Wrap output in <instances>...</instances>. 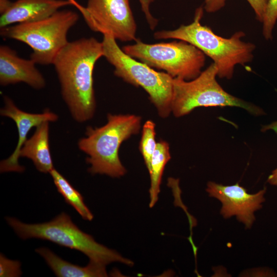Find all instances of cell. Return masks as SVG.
<instances>
[{
    "instance_id": "1",
    "label": "cell",
    "mask_w": 277,
    "mask_h": 277,
    "mask_svg": "<svg viewBox=\"0 0 277 277\" xmlns=\"http://www.w3.org/2000/svg\"><path fill=\"white\" fill-rule=\"evenodd\" d=\"M102 56V42L92 37L81 38L68 42L52 64L62 97L73 118L78 123L85 122L94 115L96 102L93 70Z\"/></svg>"
},
{
    "instance_id": "2",
    "label": "cell",
    "mask_w": 277,
    "mask_h": 277,
    "mask_svg": "<svg viewBox=\"0 0 277 277\" xmlns=\"http://www.w3.org/2000/svg\"><path fill=\"white\" fill-rule=\"evenodd\" d=\"M203 13L204 8L200 6L195 10L191 23L173 30L156 31L153 37L156 39H177L193 45L213 61L219 77L230 80L236 65H244L252 61L255 45L241 39L246 35L242 31H236L229 38L216 34L210 28L202 25Z\"/></svg>"
},
{
    "instance_id": "3",
    "label": "cell",
    "mask_w": 277,
    "mask_h": 277,
    "mask_svg": "<svg viewBox=\"0 0 277 277\" xmlns=\"http://www.w3.org/2000/svg\"><path fill=\"white\" fill-rule=\"evenodd\" d=\"M141 117L134 114L107 115V122L100 127H88L86 136L80 139L79 149L88 155L86 162L92 174L112 177L124 175L127 170L120 161L119 148L122 143L141 129Z\"/></svg>"
},
{
    "instance_id": "4",
    "label": "cell",
    "mask_w": 277,
    "mask_h": 277,
    "mask_svg": "<svg viewBox=\"0 0 277 277\" xmlns=\"http://www.w3.org/2000/svg\"><path fill=\"white\" fill-rule=\"evenodd\" d=\"M6 220L16 234L23 240L35 238L47 240L81 251L89 261L105 265L114 262L129 266L134 264L131 260L97 243L91 235L82 231L65 212L42 223L27 224L12 217H7Z\"/></svg>"
},
{
    "instance_id": "5",
    "label": "cell",
    "mask_w": 277,
    "mask_h": 277,
    "mask_svg": "<svg viewBox=\"0 0 277 277\" xmlns=\"http://www.w3.org/2000/svg\"><path fill=\"white\" fill-rule=\"evenodd\" d=\"M102 43L103 56L114 67V74L133 86L143 88L158 114L163 118L168 116L171 113L173 78L126 54L110 34H103Z\"/></svg>"
},
{
    "instance_id": "6",
    "label": "cell",
    "mask_w": 277,
    "mask_h": 277,
    "mask_svg": "<svg viewBox=\"0 0 277 277\" xmlns=\"http://www.w3.org/2000/svg\"><path fill=\"white\" fill-rule=\"evenodd\" d=\"M78 18L75 11L59 10L39 21L1 28L0 34L28 45L33 51L30 58L36 64H52L57 54L68 43V32Z\"/></svg>"
},
{
    "instance_id": "7",
    "label": "cell",
    "mask_w": 277,
    "mask_h": 277,
    "mask_svg": "<svg viewBox=\"0 0 277 277\" xmlns=\"http://www.w3.org/2000/svg\"><path fill=\"white\" fill-rule=\"evenodd\" d=\"M217 69L212 63L196 78L185 81L173 78L171 113L176 117L189 114L200 107H236L255 116L265 114L264 110L226 92L216 80Z\"/></svg>"
},
{
    "instance_id": "8",
    "label": "cell",
    "mask_w": 277,
    "mask_h": 277,
    "mask_svg": "<svg viewBox=\"0 0 277 277\" xmlns=\"http://www.w3.org/2000/svg\"><path fill=\"white\" fill-rule=\"evenodd\" d=\"M122 49L153 69L163 70L173 78L185 81L198 76L206 61L203 52L182 40L149 44L137 38L135 44L124 46Z\"/></svg>"
},
{
    "instance_id": "9",
    "label": "cell",
    "mask_w": 277,
    "mask_h": 277,
    "mask_svg": "<svg viewBox=\"0 0 277 277\" xmlns=\"http://www.w3.org/2000/svg\"><path fill=\"white\" fill-rule=\"evenodd\" d=\"M81 14L93 31L110 34L122 42L137 39L129 0H88Z\"/></svg>"
},
{
    "instance_id": "10",
    "label": "cell",
    "mask_w": 277,
    "mask_h": 277,
    "mask_svg": "<svg viewBox=\"0 0 277 277\" xmlns=\"http://www.w3.org/2000/svg\"><path fill=\"white\" fill-rule=\"evenodd\" d=\"M207 186L206 190L209 196L221 202V214L224 218L235 215L246 229L251 228L255 220L254 212L262 208V203L265 201L266 188L254 194H250L239 183L226 186L210 181Z\"/></svg>"
},
{
    "instance_id": "11",
    "label": "cell",
    "mask_w": 277,
    "mask_h": 277,
    "mask_svg": "<svg viewBox=\"0 0 277 277\" xmlns=\"http://www.w3.org/2000/svg\"><path fill=\"white\" fill-rule=\"evenodd\" d=\"M4 106L0 111L1 115L8 117L15 123L18 140L15 150L7 159L1 162V172H23L25 168L18 162L19 152L24 143L27 140V135L31 129L37 127L44 122H55L58 120L56 114L45 110L42 113H31L19 109L12 100L5 96Z\"/></svg>"
},
{
    "instance_id": "12",
    "label": "cell",
    "mask_w": 277,
    "mask_h": 277,
    "mask_svg": "<svg viewBox=\"0 0 277 277\" xmlns=\"http://www.w3.org/2000/svg\"><path fill=\"white\" fill-rule=\"evenodd\" d=\"M31 58L19 57L6 45L0 46V84L5 86L23 82L35 89L43 88L45 80Z\"/></svg>"
},
{
    "instance_id": "13",
    "label": "cell",
    "mask_w": 277,
    "mask_h": 277,
    "mask_svg": "<svg viewBox=\"0 0 277 277\" xmlns=\"http://www.w3.org/2000/svg\"><path fill=\"white\" fill-rule=\"evenodd\" d=\"M72 5L67 0H16L10 2L0 17V28L12 24L29 23L46 18Z\"/></svg>"
},
{
    "instance_id": "14",
    "label": "cell",
    "mask_w": 277,
    "mask_h": 277,
    "mask_svg": "<svg viewBox=\"0 0 277 277\" xmlns=\"http://www.w3.org/2000/svg\"><path fill=\"white\" fill-rule=\"evenodd\" d=\"M49 122L45 121L36 127L32 136L27 139L19 152L33 162L38 171L50 173L54 169L49 142Z\"/></svg>"
},
{
    "instance_id": "15",
    "label": "cell",
    "mask_w": 277,
    "mask_h": 277,
    "mask_svg": "<svg viewBox=\"0 0 277 277\" xmlns=\"http://www.w3.org/2000/svg\"><path fill=\"white\" fill-rule=\"evenodd\" d=\"M46 261L54 274L59 277H104L108 274L104 264L89 261L84 267L67 262L46 247L35 250Z\"/></svg>"
},
{
    "instance_id": "16",
    "label": "cell",
    "mask_w": 277,
    "mask_h": 277,
    "mask_svg": "<svg viewBox=\"0 0 277 277\" xmlns=\"http://www.w3.org/2000/svg\"><path fill=\"white\" fill-rule=\"evenodd\" d=\"M170 159L168 143L162 140L157 142L156 147L152 157L151 169L149 172L150 208L153 207L158 201L162 177L165 167Z\"/></svg>"
},
{
    "instance_id": "17",
    "label": "cell",
    "mask_w": 277,
    "mask_h": 277,
    "mask_svg": "<svg viewBox=\"0 0 277 277\" xmlns=\"http://www.w3.org/2000/svg\"><path fill=\"white\" fill-rule=\"evenodd\" d=\"M49 173L58 192L65 202L72 206L83 219L92 221L93 215L85 204L81 194L55 169H52Z\"/></svg>"
},
{
    "instance_id": "18",
    "label": "cell",
    "mask_w": 277,
    "mask_h": 277,
    "mask_svg": "<svg viewBox=\"0 0 277 277\" xmlns=\"http://www.w3.org/2000/svg\"><path fill=\"white\" fill-rule=\"evenodd\" d=\"M155 135V123L151 120L147 121L142 128L140 150L149 173L151 169L152 157L157 145Z\"/></svg>"
},
{
    "instance_id": "19",
    "label": "cell",
    "mask_w": 277,
    "mask_h": 277,
    "mask_svg": "<svg viewBox=\"0 0 277 277\" xmlns=\"http://www.w3.org/2000/svg\"><path fill=\"white\" fill-rule=\"evenodd\" d=\"M277 21V0H268L262 22V33L265 39L271 40Z\"/></svg>"
},
{
    "instance_id": "20",
    "label": "cell",
    "mask_w": 277,
    "mask_h": 277,
    "mask_svg": "<svg viewBox=\"0 0 277 277\" xmlns=\"http://www.w3.org/2000/svg\"><path fill=\"white\" fill-rule=\"evenodd\" d=\"M21 264L16 260L6 258L3 254H0V276L18 277L22 274Z\"/></svg>"
},
{
    "instance_id": "21",
    "label": "cell",
    "mask_w": 277,
    "mask_h": 277,
    "mask_svg": "<svg viewBox=\"0 0 277 277\" xmlns=\"http://www.w3.org/2000/svg\"><path fill=\"white\" fill-rule=\"evenodd\" d=\"M155 0H139L141 4L142 11L143 12L146 19L148 24L150 28L154 30L158 24V19L152 15L150 7Z\"/></svg>"
},
{
    "instance_id": "22",
    "label": "cell",
    "mask_w": 277,
    "mask_h": 277,
    "mask_svg": "<svg viewBox=\"0 0 277 277\" xmlns=\"http://www.w3.org/2000/svg\"><path fill=\"white\" fill-rule=\"evenodd\" d=\"M253 10L256 18L262 23L268 0H246Z\"/></svg>"
},
{
    "instance_id": "23",
    "label": "cell",
    "mask_w": 277,
    "mask_h": 277,
    "mask_svg": "<svg viewBox=\"0 0 277 277\" xmlns=\"http://www.w3.org/2000/svg\"><path fill=\"white\" fill-rule=\"evenodd\" d=\"M269 130H272L277 133V121L262 126L261 129L262 132ZM267 181L269 184L277 186V168L271 172V173L268 177Z\"/></svg>"
},
{
    "instance_id": "24",
    "label": "cell",
    "mask_w": 277,
    "mask_h": 277,
    "mask_svg": "<svg viewBox=\"0 0 277 277\" xmlns=\"http://www.w3.org/2000/svg\"><path fill=\"white\" fill-rule=\"evenodd\" d=\"M226 0H204V9L208 13L217 12L222 9Z\"/></svg>"
},
{
    "instance_id": "25",
    "label": "cell",
    "mask_w": 277,
    "mask_h": 277,
    "mask_svg": "<svg viewBox=\"0 0 277 277\" xmlns=\"http://www.w3.org/2000/svg\"><path fill=\"white\" fill-rule=\"evenodd\" d=\"M67 1L70 2L71 3L72 6L76 7L81 13H82V11L84 10L85 7L83 6L80 4H79L76 0H67Z\"/></svg>"
}]
</instances>
